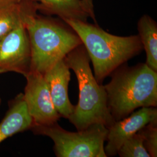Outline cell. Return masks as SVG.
Returning a JSON list of instances; mask_svg holds the SVG:
<instances>
[{
    "label": "cell",
    "instance_id": "5bb4252c",
    "mask_svg": "<svg viewBox=\"0 0 157 157\" xmlns=\"http://www.w3.org/2000/svg\"><path fill=\"white\" fill-rule=\"evenodd\" d=\"M117 155L121 157H150L144 146L143 137L138 132L124 142Z\"/></svg>",
    "mask_w": 157,
    "mask_h": 157
},
{
    "label": "cell",
    "instance_id": "2e32d148",
    "mask_svg": "<svg viewBox=\"0 0 157 157\" xmlns=\"http://www.w3.org/2000/svg\"><path fill=\"white\" fill-rule=\"evenodd\" d=\"M21 1V0H0V6H6L13 3H16Z\"/></svg>",
    "mask_w": 157,
    "mask_h": 157
},
{
    "label": "cell",
    "instance_id": "6da1fadb",
    "mask_svg": "<svg viewBox=\"0 0 157 157\" xmlns=\"http://www.w3.org/2000/svg\"><path fill=\"white\" fill-rule=\"evenodd\" d=\"M78 34L92 62L94 78L99 84L118 67L139 55L143 47L139 36L122 37L108 33L97 24L66 19Z\"/></svg>",
    "mask_w": 157,
    "mask_h": 157
},
{
    "label": "cell",
    "instance_id": "9c48e42d",
    "mask_svg": "<svg viewBox=\"0 0 157 157\" xmlns=\"http://www.w3.org/2000/svg\"><path fill=\"white\" fill-rule=\"evenodd\" d=\"M43 77L57 112L62 118L68 119L73 113L75 106L72 104L68 97L71 72L65 58L45 72Z\"/></svg>",
    "mask_w": 157,
    "mask_h": 157
},
{
    "label": "cell",
    "instance_id": "7c38bea8",
    "mask_svg": "<svg viewBox=\"0 0 157 157\" xmlns=\"http://www.w3.org/2000/svg\"><path fill=\"white\" fill-rule=\"evenodd\" d=\"M34 10H39V2L26 0L0 6V39L25 23L27 15Z\"/></svg>",
    "mask_w": 157,
    "mask_h": 157
},
{
    "label": "cell",
    "instance_id": "d6986e66",
    "mask_svg": "<svg viewBox=\"0 0 157 157\" xmlns=\"http://www.w3.org/2000/svg\"><path fill=\"white\" fill-rule=\"evenodd\" d=\"M1 98H0V105H1Z\"/></svg>",
    "mask_w": 157,
    "mask_h": 157
},
{
    "label": "cell",
    "instance_id": "30bf717a",
    "mask_svg": "<svg viewBox=\"0 0 157 157\" xmlns=\"http://www.w3.org/2000/svg\"><path fill=\"white\" fill-rule=\"evenodd\" d=\"M33 125L23 94L19 93L9 102V109L0 122V143L13 135L30 130Z\"/></svg>",
    "mask_w": 157,
    "mask_h": 157
},
{
    "label": "cell",
    "instance_id": "ba28073f",
    "mask_svg": "<svg viewBox=\"0 0 157 157\" xmlns=\"http://www.w3.org/2000/svg\"><path fill=\"white\" fill-rule=\"evenodd\" d=\"M157 121V107H143L129 116L115 121L108 128L107 145L104 147L107 157L117 155L125 141L150 122Z\"/></svg>",
    "mask_w": 157,
    "mask_h": 157
},
{
    "label": "cell",
    "instance_id": "e0dca14e",
    "mask_svg": "<svg viewBox=\"0 0 157 157\" xmlns=\"http://www.w3.org/2000/svg\"><path fill=\"white\" fill-rule=\"evenodd\" d=\"M85 1L89 6L92 7V8H94L93 6V0H84Z\"/></svg>",
    "mask_w": 157,
    "mask_h": 157
},
{
    "label": "cell",
    "instance_id": "5b68a950",
    "mask_svg": "<svg viewBox=\"0 0 157 157\" xmlns=\"http://www.w3.org/2000/svg\"><path fill=\"white\" fill-rule=\"evenodd\" d=\"M30 130L35 135L47 136L52 140L57 157H107L104 143L108 129L102 124H93L76 132L63 129L57 122L34 124Z\"/></svg>",
    "mask_w": 157,
    "mask_h": 157
},
{
    "label": "cell",
    "instance_id": "8fae6325",
    "mask_svg": "<svg viewBox=\"0 0 157 157\" xmlns=\"http://www.w3.org/2000/svg\"><path fill=\"white\" fill-rule=\"evenodd\" d=\"M39 10L56 15L63 21L87 22L91 17L96 23L94 8L84 0H39Z\"/></svg>",
    "mask_w": 157,
    "mask_h": 157
},
{
    "label": "cell",
    "instance_id": "9a60e30c",
    "mask_svg": "<svg viewBox=\"0 0 157 157\" xmlns=\"http://www.w3.org/2000/svg\"><path fill=\"white\" fill-rule=\"evenodd\" d=\"M137 132L143 137L144 146L150 157H157V121L146 124Z\"/></svg>",
    "mask_w": 157,
    "mask_h": 157
},
{
    "label": "cell",
    "instance_id": "ac0fdd59",
    "mask_svg": "<svg viewBox=\"0 0 157 157\" xmlns=\"http://www.w3.org/2000/svg\"><path fill=\"white\" fill-rule=\"evenodd\" d=\"M26 1H34V2H39V0H26Z\"/></svg>",
    "mask_w": 157,
    "mask_h": 157
},
{
    "label": "cell",
    "instance_id": "277c9868",
    "mask_svg": "<svg viewBox=\"0 0 157 157\" xmlns=\"http://www.w3.org/2000/svg\"><path fill=\"white\" fill-rule=\"evenodd\" d=\"M65 59L76 75L79 89L78 103L68 118L69 122L77 130H84L94 124H102L108 129L115 121L108 108L104 86L95 80L84 45L75 48Z\"/></svg>",
    "mask_w": 157,
    "mask_h": 157
},
{
    "label": "cell",
    "instance_id": "4fadbf2b",
    "mask_svg": "<svg viewBox=\"0 0 157 157\" xmlns=\"http://www.w3.org/2000/svg\"><path fill=\"white\" fill-rule=\"evenodd\" d=\"M139 36L146 53V65L157 72V23L151 17L144 15L137 23Z\"/></svg>",
    "mask_w": 157,
    "mask_h": 157
},
{
    "label": "cell",
    "instance_id": "3957f363",
    "mask_svg": "<svg viewBox=\"0 0 157 157\" xmlns=\"http://www.w3.org/2000/svg\"><path fill=\"white\" fill-rule=\"evenodd\" d=\"M34 10L25 19L31 48V71L44 75L82 42L78 34L62 19L37 15Z\"/></svg>",
    "mask_w": 157,
    "mask_h": 157
},
{
    "label": "cell",
    "instance_id": "8992f818",
    "mask_svg": "<svg viewBox=\"0 0 157 157\" xmlns=\"http://www.w3.org/2000/svg\"><path fill=\"white\" fill-rule=\"evenodd\" d=\"M31 48L25 23L0 39V73L31 72Z\"/></svg>",
    "mask_w": 157,
    "mask_h": 157
},
{
    "label": "cell",
    "instance_id": "7a4b0ae2",
    "mask_svg": "<svg viewBox=\"0 0 157 157\" xmlns=\"http://www.w3.org/2000/svg\"><path fill=\"white\" fill-rule=\"evenodd\" d=\"M104 86L107 106L115 121L143 107H157V72L146 63L129 67L126 63L115 70Z\"/></svg>",
    "mask_w": 157,
    "mask_h": 157
},
{
    "label": "cell",
    "instance_id": "52a82bcc",
    "mask_svg": "<svg viewBox=\"0 0 157 157\" xmlns=\"http://www.w3.org/2000/svg\"><path fill=\"white\" fill-rule=\"evenodd\" d=\"M25 78L26 85L23 97L34 124L58 122L61 117L54 107L43 75L31 71Z\"/></svg>",
    "mask_w": 157,
    "mask_h": 157
}]
</instances>
